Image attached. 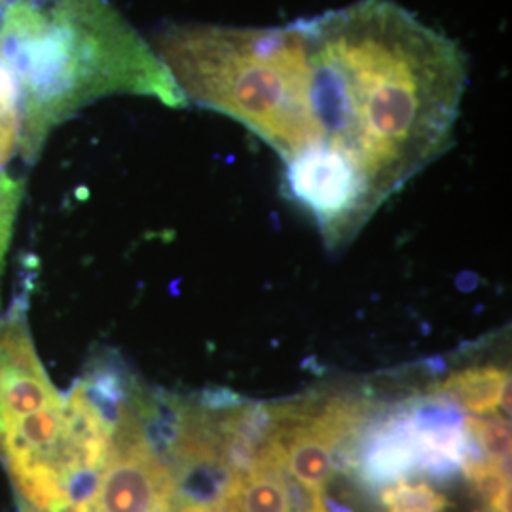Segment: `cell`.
<instances>
[{
    "instance_id": "cell-1",
    "label": "cell",
    "mask_w": 512,
    "mask_h": 512,
    "mask_svg": "<svg viewBox=\"0 0 512 512\" xmlns=\"http://www.w3.org/2000/svg\"><path fill=\"white\" fill-rule=\"evenodd\" d=\"M300 25L315 147L346 158L380 205L450 143L467 55L393 0H357Z\"/></svg>"
},
{
    "instance_id": "cell-2",
    "label": "cell",
    "mask_w": 512,
    "mask_h": 512,
    "mask_svg": "<svg viewBox=\"0 0 512 512\" xmlns=\"http://www.w3.org/2000/svg\"><path fill=\"white\" fill-rule=\"evenodd\" d=\"M0 59L18 84L27 162L52 129L103 97L186 107L150 42L109 0H0Z\"/></svg>"
},
{
    "instance_id": "cell-3",
    "label": "cell",
    "mask_w": 512,
    "mask_h": 512,
    "mask_svg": "<svg viewBox=\"0 0 512 512\" xmlns=\"http://www.w3.org/2000/svg\"><path fill=\"white\" fill-rule=\"evenodd\" d=\"M150 46L186 107L236 120L283 162L317 145L300 19L281 27L171 23L154 33Z\"/></svg>"
},
{
    "instance_id": "cell-4",
    "label": "cell",
    "mask_w": 512,
    "mask_h": 512,
    "mask_svg": "<svg viewBox=\"0 0 512 512\" xmlns=\"http://www.w3.org/2000/svg\"><path fill=\"white\" fill-rule=\"evenodd\" d=\"M137 406L116 427L92 494L61 512H175L177 480L145 439Z\"/></svg>"
},
{
    "instance_id": "cell-5",
    "label": "cell",
    "mask_w": 512,
    "mask_h": 512,
    "mask_svg": "<svg viewBox=\"0 0 512 512\" xmlns=\"http://www.w3.org/2000/svg\"><path fill=\"white\" fill-rule=\"evenodd\" d=\"M285 188L330 243L351 234L378 207L353 165L327 148L311 147L287 160Z\"/></svg>"
},
{
    "instance_id": "cell-6",
    "label": "cell",
    "mask_w": 512,
    "mask_h": 512,
    "mask_svg": "<svg viewBox=\"0 0 512 512\" xmlns=\"http://www.w3.org/2000/svg\"><path fill=\"white\" fill-rule=\"evenodd\" d=\"M511 380L509 370L497 366H475L452 374L448 380L433 387V391L450 397L461 410L473 414H494L505 384Z\"/></svg>"
},
{
    "instance_id": "cell-7",
    "label": "cell",
    "mask_w": 512,
    "mask_h": 512,
    "mask_svg": "<svg viewBox=\"0 0 512 512\" xmlns=\"http://www.w3.org/2000/svg\"><path fill=\"white\" fill-rule=\"evenodd\" d=\"M23 109L18 84L12 71L0 59V175L23 148Z\"/></svg>"
},
{
    "instance_id": "cell-8",
    "label": "cell",
    "mask_w": 512,
    "mask_h": 512,
    "mask_svg": "<svg viewBox=\"0 0 512 512\" xmlns=\"http://www.w3.org/2000/svg\"><path fill=\"white\" fill-rule=\"evenodd\" d=\"M467 427L486 458L511 471V423L503 416L467 418Z\"/></svg>"
},
{
    "instance_id": "cell-9",
    "label": "cell",
    "mask_w": 512,
    "mask_h": 512,
    "mask_svg": "<svg viewBox=\"0 0 512 512\" xmlns=\"http://www.w3.org/2000/svg\"><path fill=\"white\" fill-rule=\"evenodd\" d=\"M380 501L387 512L404 511V509H431L442 512L448 507L444 495L431 488L427 482H395L380 490Z\"/></svg>"
},
{
    "instance_id": "cell-10",
    "label": "cell",
    "mask_w": 512,
    "mask_h": 512,
    "mask_svg": "<svg viewBox=\"0 0 512 512\" xmlns=\"http://www.w3.org/2000/svg\"><path fill=\"white\" fill-rule=\"evenodd\" d=\"M196 404L205 412H209L213 416H220V414H228L239 406H243L245 401L239 397L238 393H234L226 387H211V389H205L200 393Z\"/></svg>"
},
{
    "instance_id": "cell-11",
    "label": "cell",
    "mask_w": 512,
    "mask_h": 512,
    "mask_svg": "<svg viewBox=\"0 0 512 512\" xmlns=\"http://www.w3.org/2000/svg\"><path fill=\"white\" fill-rule=\"evenodd\" d=\"M19 203L8 205L6 209L0 211V268L4 262L6 251L10 247V239H12V232H14V220H16V213H18Z\"/></svg>"
},
{
    "instance_id": "cell-12",
    "label": "cell",
    "mask_w": 512,
    "mask_h": 512,
    "mask_svg": "<svg viewBox=\"0 0 512 512\" xmlns=\"http://www.w3.org/2000/svg\"><path fill=\"white\" fill-rule=\"evenodd\" d=\"M19 200H21V183L8 175H0V211L12 203H19Z\"/></svg>"
},
{
    "instance_id": "cell-13",
    "label": "cell",
    "mask_w": 512,
    "mask_h": 512,
    "mask_svg": "<svg viewBox=\"0 0 512 512\" xmlns=\"http://www.w3.org/2000/svg\"><path fill=\"white\" fill-rule=\"evenodd\" d=\"M456 285L459 287V291L463 293H471L475 291L476 285H478V275L471 274V272H463L456 277Z\"/></svg>"
},
{
    "instance_id": "cell-14",
    "label": "cell",
    "mask_w": 512,
    "mask_h": 512,
    "mask_svg": "<svg viewBox=\"0 0 512 512\" xmlns=\"http://www.w3.org/2000/svg\"><path fill=\"white\" fill-rule=\"evenodd\" d=\"M177 512H224L217 505H203V503H184Z\"/></svg>"
},
{
    "instance_id": "cell-15",
    "label": "cell",
    "mask_w": 512,
    "mask_h": 512,
    "mask_svg": "<svg viewBox=\"0 0 512 512\" xmlns=\"http://www.w3.org/2000/svg\"><path fill=\"white\" fill-rule=\"evenodd\" d=\"M427 365H429V370H431L433 374H442V372L446 370V363H444V359H442V357H433V359H429V361H427Z\"/></svg>"
},
{
    "instance_id": "cell-16",
    "label": "cell",
    "mask_w": 512,
    "mask_h": 512,
    "mask_svg": "<svg viewBox=\"0 0 512 512\" xmlns=\"http://www.w3.org/2000/svg\"><path fill=\"white\" fill-rule=\"evenodd\" d=\"M395 512H437V511H431V509H404V511H395Z\"/></svg>"
},
{
    "instance_id": "cell-17",
    "label": "cell",
    "mask_w": 512,
    "mask_h": 512,
    "mask_svg": "<svg viewBox=\"0 0 512 512\" xmlns=\"http://www.w3.org/2000/svg\"><path fill=\"white\" fill-rule=\"evenodd\" d=\"M27 2H44V0H27Z\"/></svg>"
},
{
    "instance_id": "cell-18",
    "label": "cell",
    "mask_w": 512,
    "mask_h": 512,
    "mask_svg": "<svg viewBox=\"0 0 512 512\" xmlns=\"http://www.w3.org/2000/svg\"><path fill=\"white\" fill-rule=\"evenodd\" d=\"M484 512H495V511H492V509H484Z\"/></svg>"
}]
</instances>
